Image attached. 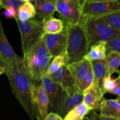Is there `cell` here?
<instances>
[{
    "label": "cell",
    "instance_id": "cell-1",
    "mask_svg": "<svg viewBox=\"0 0 120 120\" xmlns=\"http://www.w3.org/2000/svg\"><path fill=\"white\" fill-rule=\"evenodd\" d=\"M12 92L23 110L32 120L35 117L32 104L33 90L36 82L33 80L25 66L23 58L7 69Z\"/></svg>",
    "mask_w": 120,
    "mask_h": 120
},
{
    "label": "cell",
    "instance_id": "cell-2",
    "mask_svg": "<svg viewBox=\"0 0 120 120\" xmlns=\"http://www.w3.org/2000/svg\"><path fill=\"white\" fill-rule=\"evenodd\" d=\"M65 24L68 27V39L64 53L68 66L83 60L90 44L82 22L75 25Z\"/></svg>",
    "mask_w": 120,
    "mask_h": 120
},
{
    "label": "cell",
    "instance_id": "cell-3",
    "mask_svg": "<svg viewBox=\"0 0 120 120\" xmlns=\"http://www.w3.org/2000/svg\"><path fill=\"white\" fill-rule=\"evenodd\" d=\"M22 58L25 66L33 80L39 82L46 75L53 57L47 49L42 36Z\"/></svg>",
    "mask_w": 120,
    "mask_h": 120
},
{
    "label": "cell",
    "instance_id": "cell-4",
    "mask_svg": "<svg viewBox=\"0 0 120 120\" xmlns=\"http://www.w3.org/2000/svg\"><path fill=\"white\" fill-rule=\"evenodd\" d=\"M80 22L84 25L90 46L120 37V32L109 25L100 18L81 19Z\"/></svg>",
    "mask_w": 120,
    "mask_h": 120
},
{
    "label": "cell",
    "instance_id": "cell-5",
    "mask_svg": "<svg viewBox=\"0 0 120 120\" xmlns=\"http://www.w3.org/2000/svg\"><path fill=\"white\" fill-rule=\"evenodd\" d=\"M15 19L21 34L22 52L23 55H25L41 39L45 34L43 21L34 18L23 22L19 21L17 18Z\"/></svg>",
    "mask_w": 120,
    "mask_h": 120
},
{
    "label": "cell",
    "instance_id": "cell-6",
    "mask_svg": "<svg viewBox=\"0 0 120 120\" xmlns=\"http://www.w3.org/2000/svg\"><path fill=\"white\" fill-rule=\"evenodd\" d=\"M120 11V0L110 2H85L82 8V18H100Z\"/></svg>",
    "mask_w": 120,
    "mask_h": 120
},
{
    "label": "cell",
    "instance_id": "cell-7",
    "mask_svg": "<svg viewBox=\"0 0 120 120\" xmlns=\"http://www.w3.org/2000/svg\"><path fill=\"white\" fill-rule=\"evenodd\" d=\"M39 83L47 93L49 101V111L50 112L59 114L65 91L60 86L53 82L49 76L43 77Z\"/></svg>",
    "mask_w": 120,
    "mask_h": 120
},
{
    "label": "cell",
    "instance_id": "cell-8",
    "mask_svg": "<svg viewBox=\"0 0 120 120\" xmlns=\"http://www.w3.org/2000/svg\"><path fill=\"white\" fill-rule=\"evenodd\" d=\"M55 5L56 11L64 23L75 25L80 22L82 8L83 5L81 2H67L64 0H56Z\"/></svg>",
    "mask_w": 120,
    "mask_h": 120
},
{
    "label": "cell",
    "instance_id": "cell-9",
    "mask_svg": "<svg viewBox=\"0 0 120 120\" xmlns=\"http://www.w3.org/2000/svg\"><path fill=\"white\" fill-rule=\"evenodd\" d=\"M32 104L35 118L38 120H45L49 111L48 96L43 87L36 82L33 90Z\"/></svg>",
    "mask_w": 120,
    "mask_h": 120
},
{
    "label": "cell",
    "instance_id": "cell-10",
    "mask_svg": "<svg viewBox=\"0 0 120 120\" xmlns=\"http://www.w3.org/2000/svg\"><path fill=\"white\" fill-rule=\"evenodd\" d=\"M42 38L47 49L52 57L57 56L65 50L68 39L67 25L65 24L64 29L58 34H48L45 33L42 35Z\"/></svg>",
    "mask_w": 120,
    "mask_h": 120
},
{
    "label": "cell",
    "instance_id": "cell-11",
    "mask_svg": "<svg viewBox=\"0 0 120 120\" xmlns=\"http://www.w3.org/2000/svg\"><path fill=\"white\" fill-rule=\"evenodd\" d=\"M83 94V103L90 111L100 110L105 98L103 90L94 82Z\"/></svg>",
    "mask_w": 120,
    "mask_h": 120
},
{
    "label": "cell",
    "instance_id": "cell-12",
    "mask_svg": "<svg viewBox=\"0 0 120 120\" xmlns=\"http://www.w3.org/2000/svg\"><path fill=\"white\" fill-rule=\"evenodd\" d=\"M2 8H0V10ZM0 57L11 66L19 60L22 57L19 56L13 49L9 43L4 30L2 22L0 19Z\"/></svg>",
    "mask_w": 120,
    "mask_h": 120
},
{
    "label": "cell",
    "instance_id": "cell-13",
    "mask_svg": "<svg viewBox=\"0 0 120 120\" xmlns=\"http://www.w3.org/2000/svg\"><path fill=\"white\" fill-rule=\"evenodd\" d=\"M75 81V86L79 91L82 83L92 70L90 61L83 59L68 66Z\"/></svg>",
    "mask_w": 120,
    "mask_h": 120
},
{
    "label": "cell",
    "instance_id": "cell-14",
    "mask_svg": "<svg viewBox=\"0 0 120 120\" xmlns=\"http://www.w3.org/2000/svg\"><path fill=\"white\" fill-rule=\"evenodd\" d=\"M83 94L80 92L76 87L69 91H66L64 94L59 114L62 118H64L69 111L82 103L83 102Z\"/></svg>",
    "mask_w": 120,
    "mask_h": 120
},
{
    "label": "cell",
    "instance_id": "cell-15",
    "mask_svg": "<svg viewBox=\"0 0 120 120\" xmlns=\"http://www.w3.org/2000/svg\"><path fill=\"white\" fill-rule=\"evenodd\" d=\"M49 77H50L53 82L60 86L66 92L75 87L74 79L67 65L62 66L57 71Z\"/></svg>",
    "mask_w": 120,
    "mask_h": 120
},
{
    "label": "cell",
    "instance_id": "cell-16",
    "mask_svg": "<svg viewBox=\"0 0 120 120\" xmlns=\"http://www.w3.org/2000/svg\"><path fill=\"white\" fill-rule=\"evenodd\" d=\"M100 114L107 118L120 120V97L116 99L104 100L100 109Z\"/></svg>",
    "mask_w": 120,
    "mask_h": 120
},
{
    "label": "cell",
    "instance_id": "cell-17",
    "mask_svg": "<svg viewBox=\"0 0 120 120\" xmlns=\"http://www.w3.org/2000/svg\"><path fill=\"white\" fill-rule=\"evenodd\" d=\"M36 15L39 19L45 21L53 16L56 11L55 3L50 0H35Z\"/></svg>",
    "mask_w": 120,
    "mask_h": 120
},
{
    "label": "cell",
    "instance_id": "cell-18",
    "mask_svg": "<svg viewBox=\"0 0 120 120\" xmlns=\"http://www.w3.org/2000/svg\"><path fill=\"white\" fill-rule=\"evenodd\" d=\"M94 76V82L103 90V83L105 77L107 76L105 59L90 62Z\"/></svg>",
    "mask_w": 120,
    "mask_h": 120
},
{
    "label": "cell",
    "instance_id": "cell-19",
    "mask_svg": "<svg viewBox=\"0 0 120 120\" xmlns=\"http://www.w3.org/2000/svg\"><path fill=\"white\" fill-rule=\"evenodd\" d=\"M106 43L105 42H100L91 45L84 57V59L90 62L105 59L107 53Z\"/></svg>",
    "mask_w": 120,
    "mask_h": 120
},
{
    "label": "cell",
    "instance_id": "cell-20",
    "mask_svg": "<svg viewBox=\"0 0 120 120\" xmlns=\"http://www.w3.org/2000/svg\"><path fill=\"white\" fill-rule=\"evenodd\" d=\"M43 21V29L45 34H56L60 32L64 29L65 24L60 19L49 18Z\"/></svg>",
    "mask_w": 120,
    "mask_h": 120
},
{
    "label": "cell",
    "instance_id": "cell-21",
    "mask_svg": "<svg viewBox=\"0 0 120 120\" xmlns=\"http://www.w3.org/2000/svg\"><path fill=\"white\" fill-rule=\"evenodd\" d=\"M105 62L107 68V76H111L117 73L120 66V53L116 51L107 52Z\"/></svg>",
    "mask_w": 120,
    "mask_h": 120
},
{
    "label": "cell",
    "instance_id": "cell-22",
    "mask_svg": "<svg viewBox=\"0 0 120 120\" xmlns=\"http://www.w3.org/2000/svg\"><path fill=\"white\" fill-rule=\"evenodd\" d=\"M35 6L30 2H23L17 10V18L19 21H26L32 19L36 16Z\"/></svg>",
    "mask_w": 120,
    "mask_h": 120
},
{
    "label": "cell",
    "instance_id": "cell-23",
    "mask_svg": "<svg viewBox=\"0 0 120 120\" xmlns=\"http://www.w3.org/2000/svg\"><path fill=\"white\" fill-rule=\"evenodd\" d=\"M90 111V110L82 102L69 111L64 118L68 120H82L87 114H89Z\"/></svg>",
    "mask_w": 120,
    "mask_h": 120
},
{
    "label": "cell",
    "instance_id": "cell-24",
    "mask_svg": "<svg viewBox=\"0 0 120 120\" xmlns=\"http://www.w3.org/2000/svg\"><path fill=\"white\" fill-rule=\"evenodd\" d=\"M64 65H66V59L64 52L53 57L45 76H51Z\"/></svg>",
    "mask_w": 120,
    "mask_h": 120
},
{
    "label": "cell",
    "instance_id": "cell-25",
    "mask_svg": "<svg viewBox=\"0 0 120 120\" xmlns=\"http://www.w3.org/2000/svg\"><path fill=\"white\" fill-rule=\"evenodd\" d=\"M107 23L120 32V11L100 17Z\"/></svg>",
    "mask_w": 120,
    "mask_h": 120
},
{
    "label": "cell",
    "instance_id": "cell-26",
    "mask_svg": "<svg viewBox=\"0 0 120 120\" xmlns=\"http://www.w3.org/2000/svg\"><path fill=\"white\" fill-rule=\"evenodd\" d=\"M118 85H120V83L117 79L112 78L111 76H107L103 83V92L104 95L107 93L111 94V93Z\"/></svg>",
    "mask_w": 120,
    "mask_h": 120
},
{
    "label": "cell",
    "instance_id": "cell-27",
    "mask_svg": "<svg viewBox=\"0 0 120 120\" xmlns=\"http://www.w3.org/2000/svg\"><path fill=\"white\" fill-rule=\"evenodd\" d=\"M106 48L107 52L112 50L120 53V37L112 39L107 42Z\"/></svg>",
    "mask_w": 120,
    "mask_h": 120
},
{
    "label": "cell",
    "instance_id": "cell-28",
    "mask_svg": "<svg viewBox=\"0 0 120 120\" xmlns=\"http://www.w3.org/2000/svg\"><path fill=\"white\" fill-rule=\"evenodd\" d=\"M2 8L4 9L7 7H12L16 11L21 7V5L23 3L19 0H2Z\"/></svg>",
    "mask_w": 120,
    "mask_h": 120
},
{
    "label": "cell",
    "instance_id": "cell-29",
    "mask_svg": "<svg viewBox=\"0 0 120 120\" xmlns=\"http://www.w3.org/2000/svg\"><path fill=\"white\" fill-rule=\"evenodd\" d=\"M5 9L4 12L5 16L7 18H14L15 19L17 17V11L12 7H7L4 8Z\"/></svg>",
    "mask_w": 120,
    "mask_h": 120
},
{
    "label": "cell",
    "instance_id": "cell-30",
    "mask_svg": "<svg viewBox=\"0 0 120 120\" xmlns=\"http://www.w3.org/2000/svg\"><path fill=\"white\" fill-rule=\"evenodd\" d=\"M89 118L90 120H116L111 118L103 117L100 114H98L95 111H90L89 113Z\"/></svg>",
    "mask_w": 120,
    "mask_h": 120
},
{
    "label": "cell",
    "instance_id": "cell-31",
    "mask_svg": "<svg viewBox=\"0 0 120 120\" xmlns=\"http://www.w3.org/2000/svg\"><path fill=\"white\" fill-rule=\"evenodd\" d=\"M45 120H63L59 114L56 112H49L46 117Z\"/></svg>",
    "mask_w": 120,
    "mask_h": 120
},
{
    "label": "cell",
    "instance_id": "cell-32",
    "mask_svg": "<svg viewBox=\"0 0 120 120\" xmlns=\"http://www.w3.org/2000/svg\"><path fill=\"white\" fill-rule=\"evenodd\" d=\"M111 94H112L117 95L118 97H120V84L118 85L112 92L111 93Z\"/></svg>",
    "mask_w": 120,
    "mask_h": 120
},
{
    "label": "cell",
    "instance_id": "cell-33",
    "mask_svg": "<svg viewBox=\"0 0 120 120\" xmlns=\"http://www.w3.org/2000/svg\"><path fill=\"white\" fill-rule=\"evenodd\" d=\"M118 0H86V2H110Z\"/></svg>",
    "mask_w": 120,
    "mask_h": 120
},
{
    "label": "cell",
    "instance_id": "cell-34",
    "mask_svg": "<svg viewBox=\"0 0 120 120\" xmlns=\"http://www.w3.org/2000/svg\"><path fill=\"white\" fill-rule=\"evenodd\" d=\"M0 67H4V68H7V69H9L10 68L9 65L1 57H0Z\"/></svg>",
    "mask_w": 120,
    "mask_h": 120
},
{
    "label": "cell",
    "instance_id": "cell-35",
    "mask_svg": "<svg viewBox=\"0 0 120 120\" xmlns=\"http://www.w3.org/2000/svg\"><path fill=\"white\" fill-rule=\"evenodd\" d=\"M7 70V68H4V67H0V76L3 75V74L5 73Z\"/></svg>",
    "mask_w": 120,
    "mask_h": 120
},
{
    "label": "cell",
    "instance_id": "cell-36",
    "mask_svg": "<svg viewBox=\"0 0 120 120\" xmlns=\"http://www.w3.org/2000/svg\"><path fill=\"white\" fill-rule=\"evenodd\" d=\"M117 73L118 74V78H117V80H118V82H119V83L120 84V70H118V71H117Z\"/></svg>",
    "mask_w": 120,
    "mask_h": 120
},
{
    "label": "cell",
    "instance_id": "cell-37",
    "mask_svg": "<svg viewBox=\"0 0 120 120\" xmlns=\"http://www.w3.org/2000/svg\"><path fill=\"white\" fill-rule=\"evenodd\" d=\"M82 120H90V119L89 118V117H84Z\"/></svg>",
    "mask_w": 120,
    "mask_h": 120
},
{
    "label": "cell",
    "instance_id": "cell-38",
    "mask_svg": "<svg viewBox=\"0 0 120 120\" xmlns=\"http://www.w3.org/2000/svg\"><path fill=\"white\" fill-rule=\"evenodd\" d=\"M19 1H22V2H30V1H32V0H19Z\"/></svg>",
    "mask_w": 120,
    "mask_h": 120
},
{
    "label": "cell",
    "instance_id": "cell-39",
    "mask_svg": "<svg viewBox=\"0 0 120 120\" xmlns=\"http://www.w3.org/2000/svg\"><path fill=\"white\" fill-rule=\"evenodd\" d=\"M0 5H1L2 6V0H0Z\"/></svg>",
    "mask_w": 120,
    "mask_h": 120
},
{
    "label": "cell",
    "instance_id": "cell-40",
    "mask_svg": "<svg viewBox=\"0 0 120 120\" xmlns=\"http://www.w3.org/2000/svg\"><path fill=\"white\" fill-rule=\"evenodd\" d=\"M50 1H52V2H53L54 3H55V1H56V0H50Z\"/></svg>",
    "mask_w": 120,
    "mask_h": 120
},
{
    "label": "cell",
    "instance_id": "cell-41",
    "mask_svg": "<svg viewBox=\"0 0 120 120\" xmlns=\"http://www.w3.org/2000/svg\"><path fill=\"white\" fill-rule=\"evenodd\" d=\"M0 8H2V6H1V5H0Z\"/></svg>",
    "mask_w": 120,
    "mask_h": 120
},
{
    "label": "cell",
    "instance_id": "cell-42",
    "mask_svg": "<svg viewBox=\"0 0 120 120\" xmlns=\"http://www.w3.org/2000/svg\"><path fill=\"white\" fill-rule=\"evenodd\" d=\"M63 120H66V119H64H64H63Z\"/></svg>",
    "mask_w": 120,
    "mask_h": 120
},
{
    "label": "cell",
    "instance_id": "cell-43",
    "mask_svg": "<svg viewBox=\"0 0 120 120\" xmlns=\"http://www.w3.org/2000/svg\"></svg>",
    "mask_w": 120,
    "mask_h": 120
}]
</instances>
